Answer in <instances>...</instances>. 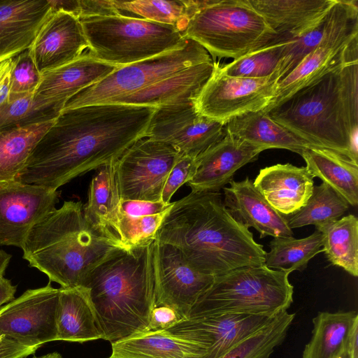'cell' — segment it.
I'll list each match as a JSON object with an SVG mask.
<instances>
[{"instance_id":"cell-1","label":"cell","mask_w":358,"mask_h":358,"mask_svg":"<svg viewBox=\"0 0 358 358\" xmlns=\"http://www.w3.org/2000/svg\"><path fill=\"white\" fill-rule=\"evenodd\" d=\"M156 109L98 103L62 110L16 180L57 190L80 175L115 162L145 136Z\"/></svg>"},{"instance_id":"cell-2","label":"cell","mask_w":358,"mask_h":358,"mask_svg":"<svg viewBox=\"0 0 358 358\" xmlns=\"http://www.w3.org/2000/svg\"><path fill=\"white\" fill-rule=\"evenodd\" d=\"M196 271L214 277L236 268L264 265L266 252L225 208L220 192H192L174 201L155 236Z\"/></svg>"},{"instance_id":"cell-3","label":"cell","mask_w":358,"mask_h":358,"mask_svg":"<svg viewBox=\"0 0 358 358\" xmlns=\"http://www.w3.org/2000/svg\"><path fill=\"white\" fill-rule=\"evenodd\" d=\"M264 111L310 146L357 162L358 62L334 69Z\"/></svg>"},{"instance_id":"cell-4","label":"cell","mask_w":358,"mask_h":358,"mask_svg":"<svg viewBox=\"0 0 358 358\" xmlns=\"http://www.w3.org/2000/svg\"><path fill=\"white\" fill-rule=\"evenodd\" d=\"M155 243L119 248L87 275L82 288L101 339L113 343L147 328L155 307Z\"/></svg>"},{"instance_id":"cell-5","label":"cell","mask_w":358,"mask_h":358,"mask_svg":"<svg viewBox=\"0 0 358 358\" xmlns=\"http://www.w3.org/2000/svg\"><path fill=\"white\" fill-rule=\"evenodd\" d=\"M124 247L86 219L80 201H66L30 230L22 257L63 288L82 287L90 272Z\"/></svg>"},{"instance_id":"cell-6","label":"cell","mask_w":358,"mask_h":358,"mask_svg":"<svg viewBox=\"0 0 358 358\" xmlns=\"http://www.w3.org/2000/svg\"><path fill=\"white\" fill-rule=\"evenodd\" d=\"M289 275L264 264L242 266L215 276L187 317L224 314L275 317L287 311L293 302Z\"/></svg>"},{"instance_id":"cell-7","label":"cell","mask_w":358,"mask_h":358,"mask_svg":"<svg viewBox=\"0 0 358 358\" xmlns=\"http://www.w3.org/2000/svg\"><path fill=\"white\" fill-rule=\"evenodd\" d=\"M89 53L120 67L182 47L187 41L174 26L126 15L80 17Z\"/></svg>"},{"instance_id":"cell-8","label":"cell","mask_w":358,"mask_h":358,"mask_svg":"<svg viewBox=\"0 0 358 358\" xmlns=\"http://www.w3.org/2000/svg\"><path fill=\"white\" fill-rule=\"evenodd\" d=\"M183 36L213 57L235 59L273 41L276 34L249 0H212L192 17Z\"/></svg>"},{"instance_id":"cell-9","label":"cell","mask_w":358,"mask_h":358,"mask_svg":"<svg viewBox=\"0 0 358 358\" xmlns=\"http://www.w3.org/2000/svg\"><path fill=\"white\" fill-rule=\"evenodd\" d=\"M210 62L213 60L208 51L195 41L187 38L186 43L180 48L117 68L68 100L62 110L87 105L108 103L183 69Z\"/></svg>"},{"instance_id":"cell-10","label":"cell","mask_w":358,"mask_h":358,"mask_svg":"<svg viewBox=\"0 0 358 358\" xmlns=\"http://www.w3.org/2000/svg\"><path fill=\"white\" fill-rule=\"evenodd\" d=\"M354 62H358V2L350 0L342 17L323 41L279 80L273 101L264 110L334 69Z\"/></svg>"},{"instance_id":"cell-11","label":"cell","mask_w":358,"mask_h":358,"mask_svg":"<svg viewBox=\"0 0 358 358\" xmlns=\"http://www.w3.org/2000/svg\"><path fill=\"white\" fill-rule=\"evenodd\" d=\"M182 155L166 143L143 137L115 162L121 201H161L166 180Z\"/></svg>"},{"instance_id":"cell-12","label":"cell","mask_w":358,"mask_h":358,"mask_svg":"<svg viewBox=\"0 0 358 358\" xmlns=\"http://www.w3.org/2000/svg\"><path fill=\"white\" fill-rule=\"evenodd\" d=\"M279 79L231 77L220 71L218 63L193 103L196 111L226 124L243 114L264 110L273 101Z\"/></svg>"},{"instance_id":"cell-13","label":"cell","mask_w":358,"mask_h":358,"mask_svg":"<svg viewBox=\"0 0 358 358\" xmlns=\"http://www.w3.org/2000/svg\"><path fill=\"white\" fill-rule=\"evenodd\" d=\"M59 288L50 283L26 290L0 308V336L39 348L57 341L56 314Z\"/></svg>"},{"instance_id":"cell-14","label":"cell","mask_w":358,"mask_h":358,"mask_svg":"<svg viewBox=\"0 0 358 358\" xmlns=\"http://www.w3.org/2000/svg\"><path fill=\"white\" fill-rule=\"evenodd\" d=\"M225 127L226 124L199 114L193 101H189L157 108L145 137L196 158L224 136Z\"/></svg>"},{"instance_id":"cell-15","label":"cell","mask_w":358,"mask_h":358,"mask_svg":"<svg viewBox=\"0 0 358 358\" xmlns=\"http://www.w3.org/2000/svg\"><path fill=\"white\" fill-rule=\"evenodd\" d=\"M155 306L173 308L180 320L186 318L214 276L192 267L174 246L155 241L153 250Z\"/></svg>"},{"instance_id":"cell-16","label":"cell","mask_w":358,"mask_h":358,"mask_svg":"<svg viewBox=\"0 0 358 358\" xmlns=\"http://www.w3.org/2000/svg\"><path fill=\"white\" fill-rule=\"evenodd\" d=\"M59 193L17 180L0 182V245L22 248L31 228L56 208Z\"/></svg>"},{"instance_id":"cell-17","label":"cell","mask_w":358,"mask_h":358,"mask_svg":"<svg viewBox=\"0 0 358 358\" xmlns=\"http://www.w3.org/2000/svg\"><path fill=\"white\" fill-rule=\"evenodd\" d=\"M275 317L245 314L187 317L162 331L205 345V358H221Z\"/></svg>"},{"instance_id":"cell-18","label":"cell","mask_w":358,"mask_h":358,"mask_svg":"<svg viewBox=\"0 0 358 358\" xmlns=\"http://www.w3.org/2000/svg\"><path fill=\"white\" fill-rule=\"evenodd\" d=\"M87 48L80 19L57 11L42 25L29 51L42 73L76 59Z\"/></svg>"},{"instance_id":"cell-19","label":"cell","mask_w":358,"mask_h":358,"mask_svg":"<svg viewBox=\"0 0 358 358\" xmlns=\"http://www.w3.org/2000/svg\"><path fill=\"white\" fill-rule=\"evenodd\" d=\"M264 150L226 131L221 140L196 157L195 174L187 184L192 192H220L239 169L255 161Z\"/></svg>"},{"instance_id":"cell-20","label":"cell","mask_w":358,"mask_h":358,"mask_svg":"<svg viewBox=\"0 0 358 358\" xmlns=\"http://www.w3.org/2000/svg\"><path fill=\"white\" fill-rule=\"evenodd\" d=\"M224 187L223 203L231 215L247 229H256L261 238L267 236L291 237L294 234L287 217L273 208L257 190L248 177L232 180Z\"/></svg>"},{"instance_id":"cell-21","label":"cell","mask_w":358,"mask_h":358,"mask_svg":"<svg viewBox=\"0 0 358 358\" xmlns=\"http://www.w3.org/2000/svg\"><path fill=\"white\" fill-rule=\"evenodd\" d=\"M52 13L48 0H0V63L29 50Z\"/></svg>"},{"instance_id":"cell-22","label":"cell","mask_w":358,"mask_h":358,"mask_svg":"<svg viewBox=\"0 0 358 358\" xmlns=\"http://www.w3.org/2000/svg\"><path fill=\"white\" fill-rule=\"evenodd\" d=\"M117 66L84 52L76 59L43 72L34 99L46 105H64L73 96L110 74Z\"/></svg>"},{"instance_id":"cell-23","label":"cell","mask_w":358,"mask_h":358,"mask_svg":"<svg viewBox=\"0 0 358 358\" xmlns=\"http://www.w3.org/2000/svg\"><path fill=\"white\" fill-rule=\"evenodd\" d=\"M253 184L273 208L288 216L306 205L313 189L314 177L306 166L277 164L260 169Z\"/></svg>"},{"instance_id":"cell-24","label":"cell","mask_w":358,"mask_h":358,"mask_svg":"<svg viewBox=\"0 0 358 358\" xmlns=\"http://www.w3.org/2000/svg\"><path fill=\"white\" fill-rule=\"evenodd\" d=\"M215 62L201 63L162 79L129 96L108 103L158 108L193 101L211 76Z\"/></svg>"},{"instance_id":"cell-25","label":"cell","mask_w":358,"mask_h":358,"mask_svg":"<svg viewBox=\"0 0 358 358\" xmlns=\"http://www.w3.org/2000/svg\"><path fill=\"white\" fill-rule=\"evenodd\" d=\"M278 36L296 38L316 25L335 0H249Z\"/></svg>"},{"instance_id":"cell-26","label":"cell","mask_w":358,"mask_h":358,"mask_svg":"<svg viewBox=\"0 0 358 358\" xmlns=\"http://www.w3.org/2000/svg\"><path fill=\"white\" fill-rule=\"evenodd\" d=\"M108 358H205L208 348L163 331H143L111 343Z\"/></svg>"},{"instance_id":"cell-27","label":"cell","mask_w":358,"mask_h":358,"mask_svg":"<svg viewBox=\"0 0 358 358\" xmlns=\"http://www.w3.org/2000/svg\"><path fill=\"white\" fill-rule=\"evenodd\" d=\"M225 129L234 136L264 150L285 149L301 155L311 147L273 120L264 110L237 116L226 123Z\"/></svg>"},{"instance_id":"cell-28","label":"cell","mask_w":358,"mask_h":358,"mask_svg":"<svg viewBox=\"0 0 358 358\" xmlns=\"http://www.w3.org/2000/svg\"><path fill=\"white\" fill-rule=\"evenodd\" d=\"M315 178L328 185L350 206L358 203V162L327 148L309 147L300 155Z\"/></svg>"},{"instance_id":"cell-29","label":"cell","mask_w":358,"mask_h":358,"mask_svg":"<svg viewBox=\"0 0 358 358\" xmlns=\"http://www.w3.org/2000/svg\"><path fill=\"white\" fill-rule=\"evenodd\" d=\"M57 341L85 343L101 338L94 310L82 287L59 288Z\"/></svg>"},{"instance_id":"cell-30","label":"cell","mask_w":358,"mask_h":358,"mask_svg":"<svg viewBox=\"0 0 358 358\" xmlns=\"http://www.w3.org/2000/svg\"><path fill=\"white\" fill-rule=\"evenodd\" d=\"M311 338L301 358H338L348 351L351 334L358 325L357 312L320 311L313 318Z\"/></svg>"},{"instance_id":"cell-31","label":"cell","mask_w":358,"mask_h":358,"mask_svg":"<svg viewBox=\"0 0 358 358\" xmlns=\"http://www.w3.org/2000/svg\"><path fill=\"white\" fill-rule=\"evenodd\" d=\"M114 164H106L96 169L90 184L87 201L83 206L88 222L113 236L112 229L120 213L121 203Z\"/></svg>"},{"instance_id":"cell-32","label":"cell","mask_w":358,"mask_h":358,"mask_svg":"<svg viewBox=\"0 0 358 358\" xmlns=\"http://www.w3.org/2000/svg\"><path fill=\"white\" fill-rule=\"evenodd\" d=\"M55 119L0 133V182L16 180L32 150Z\"/></svg>"},{"instance_id":"cell-33","label":"cell","mask_w":358,"mask_h":358,"mask_svg":"<svg viewBox=\"0 0 358 358\" xmlns=\"http://www.w3.org/2000/svg\"><path fill=\"white\" fill-rule=\"evenodd\" d=\"M323 236V252L331 264L358 276V219L348 215L316 229Z\"/></svg>"},{"instance_id":"cell-34","label":"cell","mask_w":358,"mask_h":358,"mask_svg":"<svg viewBox=\"0 0 358 358\" xmlns=\"http://www.w3.org/2000/svg\"><path fill=\"white\" fill-rule=\"evenodd\" d=\"M264 265L271 269L288 273L302 271L309 261L323 252V236L315 230L311 235L302 238L275 237L269 243Z\"/></svg>"},{"instance_id":"cell-35","label":"cell","mask_w":358,"mask_h":358,"mask_svg":"<svg viewBox=\"0 0 358 358\" xmlns=\"http://www.w3.org/2000/svg\"><path fill=\"white\" fill-rule=\"evenodd\" d=\"M349 0H335L323 18L313 28L293 39L285 48L275 76L279 80L290 73L332 31L344 13Z\"/></svg>"},{"instance_id":"cell-36","label":"cell","mask_w":358,"mask_h":358,"mask_svg":"<svg viewBox=\"0 0 358 358\" xmlns=\"http://www.w3.org/2000/svg\"><path fill=\"white\" fill-rule=\"evenodd\" d=\"M293 39L276 35L273 41L265 45L233 59L228 64H218V69L220 72L231 77L255 79L268 77L276 72L287 45Z\"/></svg>"},{"instance_id":"cell-37","label":"cell","mask_w":358,"mask_h":358,"mask_svg":"<svg viewBox=\"0 0 358 358\" xmlns=\"http://www.w3.org/2000/svg\"><path fill=\"white\" fill-rule=\"evenodd\" d=\"M349 203L326 183L313 187L306 205L296 213L287 216L292 229L313 224L316 229L337 220L349 208Z\"/></svg>"},{"instance_id":"cell-38","label":"cell","mask_w":358,"mask_h":358,"mask_svg":"<svg viewBox=\"0 0 358 358\" xmlns=\"http://www.w3.org/2000/svg\"><path fill=\"white\" fill-rule=\"evenodd\" d=\"M294 317V313L287 311L279 314L221 358H270L275 348L285 340Z\"/></svg>"},{"instance_id":"cell-39","label":"cell","mask_w":358,"mask_h":358,"mask_svg":"<svg viewBox=\"0 0 358 358\" xmlns=\"http://www.w3.org/2000/svg\"><path fill=\"white\" fill-rule=\"evenodd\" d=\"M110 6L120 14L130 13L143 19L174 26L182 35L191 20L185 0H110Z\"/></svg>"},{"instance_id":"cell-40","label":"cell","mask_w":358,"mask_h":358,"mask_svg":"<svg viewBox=\"0 0 358 358\" xmlns=\"http://www.w3.org/2000/svg\"><path fill=\"white\" fill-rule=\"evenodd\" d=\"M29 94L0 106V133L6 130L57 118L62 104L46 105Z\"/></svg>"},{"instance_id":"cell-41","label":"cell","mask_w":358,"mask_h":358,"mask_svg":"<svg viewBox=\"0 0 358 358\" xmlns=\"http://www.w3.org/2000/svg\"><path fill=\"white\" fill-rule=\"evenodd\" d=\"M167 212L132 217L120 211L113 227V234L126 248L155 240L156 233Z\"/></svg>"},{"instance_id":"cell-42","label":"cell","mask_w":358,"mask_h":358,"mask_svg":"<svg viewBox=\"0 0 358 358\" xmlns=\"http://www.w3.org/2000/svg\"><path fill=\"white\" fill-rule=\"evenodd\" d=\"M41 79V73L29 50L17 55L13 58L10 73L9 102L34 94Z\"/></svg>"},{"instance_id":"cell-43","label":"cell","mask_w":358,"mask_h":358,"mask_svg":"<svg viewBox=\"0 0 358 358\" xmlns=\"http://www.w3.org/2000/svg\"><path fill=\"white\" fill-rule=\"evenodd\" d=\"M196 167V158L182 155L174 164L166 180L161 201L164 203H170L175 192L194 176Z\"/></svg>"},{"instance_id":"cell-44","label":"cell","mask_w":358,"mask_h":358,"mask_svg":"<svg viewBox=\"0 0 358 358\" xmlns=\"http://www.w3.org/2000/svg\"><path fill=\"white\" fill-rule=\"evenodd\" d=\"M173 202L164 203L162 201L152 202L145 201L124 200L121 201L122 213L132 217L153 215L169 210Z\"/></svg>"},{"instance_id":"cell-45","label":"cell","mask_w":358,"mask_h":358,"mask_svg":"<svg viewBox=\"0 0 358 358\" xmlns=\"http://www.w3.org/2000/svg\"><path fill=\"white\" fill-rule=\"evenodd\" d=\"M180 320L178 313L171 308L155 306L150 315L149 324L144 331H162Z\"/></svg>"},{"instance_id":"cell-46","label":"cell","mask_w":358,"mask_h":358,"mask_svg":"<svg viewBox=\"0 0 358 358\" xmlns=\"http://www.w3.org/2000/svg\"><path fill=\"white\" fill-rule=\"evenodd\" d=\"M38 349L0 336V358H25L34 354Z\"/></svg>"},{"instance_id":"cell-47","label":"cell","mask_w":358,"mask_h":358,"mask_svg":"<svg viewBox=\"0 0 358 358\" xmlns=\"http://www.w3.org/2000/svg\"><path fill=\"white\" fill-rule=\"evenodd\" d=\"M13 58L0 63V106L9 102L10 73Z\"/></svg>"},{"instance_id":"cell-48","label":"cell","mask_w":358,"mask_h":358,"mask_svg":"<svg viewBox=\"0 0 358 358\" xmlns=\"http://www.w3.org/2000/svg\"><path fill=\"white\" fill-rule=\"evenodd\" d=\"M53 12L63 11L79 18L80 7L79 0H48Z\"/></svg>"},{"instance_id":"cell-49","label":"cell","mask_w":358,"mask_h":358,"mask_svg":"<svg viewBox=\"0 0 358 358\" xmlns=\"http://www.w3.org/2000/svg\"><path fill=\"white\" fill-rule=\"evenodd\" d=\"M17 287L3 275H0V308L15 299Z\"/></svg>"},{"instance_id":"cell-50","label":"cell","mask_w":358,"mask_h":358,"mask_svg":"<svg viewBox=\"0 0 358 358\" xmlns=\"http://www.w3.org/2000/svg\"><path fill=\"white\" fill-rule=\"evenodd\" d=\"M348 352L351 358H358V325L355 326L350 337Z\"/></svg>"},{"instance_id":"cell-51","label":"cell","mask_w":358,"mask_h":358,"mask_svg":"<svg viewBox=\"0 0 358 358\" xmlns=\"http://www.w3.org/2000/svg\"><path fill=\"white\" fill-rule=\"evenodd\" d=\"M12 255L0 249V275H3Z\"/></svg>"},{"instance_id":"cell-52","label":"cell","mask_w":358,"mask_h":358,"mask_svg":"<svg viewBox=\"0 0 358 358\" xmlns=\"http://www.w3.org/2000/svg\"><path fill=\"white\" fill-rule=\"evenodd\" d=\"M32 358H63L62 355L59 352H54L51 353H48L39 357H33Z\"/></svg>"},{"instance_id":"cell-53","label":"cell","mask_w":358,"mask_h":358,"mask_svg":"<svg viewBox=\"0 0 358 358\" xmlns=\"http://www.w3.org/2000/svg\"><path fill=\"white\" fill-rule=\"evenodd\" d=\"M338 358H351V357H350V355H349L348 352L346 351Z\"/></svg>"}]
</instances>
